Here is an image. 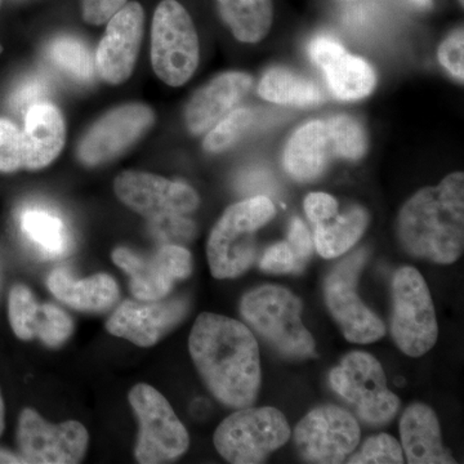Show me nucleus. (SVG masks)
<instances>
[{"mask_svg":"<svg viewBox=\"0 0 464 464\" xmlns=\"http://www.w3.org/2000/svg\"><path fill=\"white\" fill-rule=\"evenodd\" d=\"M188 350L201 380L228 408L252 406L261 387L258 342L246 324L218 314L195 320Z\"/></svg>","mask_w":464,"mask_h":464,"instance_id":"f257e3e1","label":"nucleus"},{"mask_svg":"<svg viewBox=\"0 0 464 464\" xmlns=\"http://www.w3.org/2000/svg\"><path fill=\"white\" fill-rule=\"evenodd\" d=\"M398 237L415 258L439 265L458 261L464 248V174H450L406 201L400 210Z\"/></svg>","mask_w":464,"mask_h":464,"instance_id":"f03ea898","label":"nucleus"},{"mask_svg":"<svg viewBox=\"0 0 464 464\" xmlns=\"http://www.w3.org/2000/svg\"><path fill=\"white\" fill-rule=\"evenodd\" d=\"M301 299L280 285H262L246 293L240 314L256 334L280 355L307 359L315 355V340L302 322Z\"/></svg>","mask_w":464,"mask_h":464,"instance_id":"7ed1b4c3","label":"nucleus"},{"mask_svg":"<svg viewBox=\"0 0 464 464\" xmlns=\"http://www.w3.org/2000/svg\"><path fill=\"white\" fill-rule=\"evenodd\" d=\"M276 209L266 195L228 207L210 231L207 244L210 273L232 279L248 271L257 256V232L274 218Z\"/></svg>","mask_w":464,"mask_h":464,"instance_id":"20e7f679","label":"nucleus"},{"mask_svg":"<svg viewBox=\"0 0 464 464\" xmlns=\"http://www.w3.org/2000/svg\"><path fill=\"white\" fill-rule=\"evenodd\" d=\"M292 430L285 415L273 406L237 409L216 430L215 447L227 462L262 463L288 442Z\"/></svg>","mask_w":464,"mask_h":464,"instance_id":"39448f33","label":"nucleus"},{"mask_svg":"<svg viewBox=\"0 0 464 464\" xmlns=\"http://www.w3.org/2000/svg\"><path fill=\"white\" fill-rule=\"evenodd\" d=\"M140 422L134 457L141 464H160L179 459L190 447V436L168 400L146 383L128 395Z\"/></svg>","mask_w":464,"mask_h":464,"instance_id":"423d86ee","label":"nucleus"},{"mask_svg":"<svg viewBox=\"0 0 464 464\" xmlns=\"http://www.w3.org/2000/svg\"><path fill=\"white\" fill-rule=\"evenodd\" d=\"M391 332L396 346L411 357L423 356L436 344L438 319L426 280L414 267L396 271L392 282Z\"/></svg>","mask_w":464,"mask_h":464,"instance_id":"0eeeda50","label":"nucleus"},{"mask_svg":"<svg viewBox=\"0 0 464 464\" xmlns=\"http://www.w3.org/2000/svg\"><path fill=\"white\" fill-rule=\"evenodd\" d=\"M199 39L190 14L176 0H163L155 11L151 29V61L155 74L179 87L199 65Z\"/></svg>","mask_w":464,"mask_h":464,"instance_id":"6e6552de","label":"nucleus"},{"mask_svg":"<svg viewBox=\"0 0 464 464\" xmlns=\"http://www.w3.org/2000/svg\"><path fill=\"white\" fill-rule=\"evenodd\" d=\"M329 381L365 423L384 426L398 414L400 400L391 392L381 362L371 353H348L333 369Z\"/></svg>","mask_w":464,"mask_h":464,"instance_id":"1a4fd4ad","label":"nucleus"},{"mask_svg":"<svg viewBox=\"0 0 464 464\" xmlns=\"http://www.w3.org/2000/svg\"><path fill=\"white\" fill-rule=\"evenodd\" d=\"M368 252L357 250L342 261L326 277L324 298L329 313L344 338L353 343H374L386 334V326L366 307L357 293V280L364 268Z\"/></svg>","mask_w":464,"mask_h":464,"instance_id":"9d476101","label":"nucleus"},{"mask_svg":"<svg viewBox=\"0 0 464 464\" xmlns=\"http://www.w3.org/2000/svg\"><path fill=\"white\" fill-rule=\"evenodd\" d=\"M360 436L356 418L335 405L314 409L295 429V447L308 463H343L356 450Z\"/></svg>","mask_w":464,"mask_h":464,"instance_id":"9b49d317","label":"nucleus"},{"mask_svg":"<svg viewBox=\"0 0 464 464\" xmlns=\"http://www.w3.org/2000/svg\"><path fill=\"white\" fill-rule=\"evenodd\" d=\"M88 442L87 429L76 420L52 424L34 409L21 411L17 445L25 463H79L87 453Z\"/></svg>","mask_w":464,"mask_h":464,"instance_id":"f8f14e48","label":"nucleus"},{"mask_svg":"<svg viewBox=\"0 0 464 464\" xmlns=\"http://www.w3.org/2000/svg\"><path fill=\"white\" fill-rule=\"evenodd\" d=\"M114 264L130 277V290L139 301H159L172 292L174 284L192 273L191 253L183 246L163 244L151 257H141L130 249L112 252Z\"/></svg>","mask_w":464,"mask_h":464,"instance_id":"ddd939ff","label":"nucleus"},{"mask_svg":"<svg viewBox=\"0 0 464 464\" xmlns=\"http://www.w3.org/2000/svg\"><path fill=\"white\" fill-rule=\"evenodd\" d=\"M154 121L152 110L142 103H128L110 110L84 134L79 143V160L88 167L112 160L139 141Z\"/></svg>","mask_w":464,"mask_h":464,"instance_id":"4468645a","label":"nucleus"},{"mask_svg":"<svg viewBox=\"0 0 464 464\" xmlns=\"http://www.w3.org/2000/svg\"><path fill=\"white\" fill-rule=\"evenodd\" d=\"M114 188L121 203L149 219L190 215L200 204L191 186L151 173L125 170L116 177Z\"/></svg>","mask_w":464,"mask_h":464,"instance_id":"2eb2a0df","label":"nucleus"},{"mask_svg":"<svg viewBox=\"0 0 464 464\" xmlns=\"http://www.w3.org/2000/svg\"><path fill=\"white\" fill-rule=\"evenodd\" d=\"M188 302L183 298L125 301L109 317L106 329L140 347H151L185 319Z\"/></svg>","mask_w":464,"mask_h":464,"instance_id":"dca6fc26","label":"nucleus"},{"mask_svg":"<svg viewBox=\"0 0 464 464\" xmlns=\"http://www.w3.org/2000/svg\"><path fill=\"white\" fill-rule=\"evenodd\" d=\"M145 12L137 2L128 3L110 18L96 54L103 81L121 84L132 75L141 47Z\"/></svg>","mask_w":464,"mask_h":464,"instance_id":"f3484780","label":"nucleus"},{"mask_svg":"<svg viewBox=\"0 0 464 464\" xmlns=\"http://www.w3.org/2000/svg\"><path fill=\"white\" fill-rule=\"evenodd\" d=\"M308 51L311 60L323 70L326 83L337 99L360 100L373 91V69L362 58L348 53L335 39L317 36L311 42Z\"/></svg>","mask_w":464,"mask_h":464,"instance_id":"a211bd4d","label":"nucleus"},{"mask_svg":"<svg viewBox=\"0 0 464 464\" xmlns=\"http://www.w3.org/2000/svg\"><path fill=\"white\" fill-rule=\"evenodd\" d=\"M252 78L244 72H225L200 88L186 108V124L194 134L212 130L248 93Z\"/></svg>","mask_w":464,"mask_h":464,"instance_id":"6ab92c4d","label":"nucleus"},{"mask_svg":"<svg viewBox=\"0 0 464 464\" xmlns=\"http://www.w3.org/2000/svg\"><path fill=\"white\" fill-rule=\"evenodd\" d=\"M24 168L39 170L50 166L65 145L66 128L56 105L41 101L25 112L23 132Z\"/></svg>","mask_w":464,"mask_h":464,"instance_id":"aec40b11","label":"nucleus"},{"mask_svg":"<svg viewBox=\"0 0 464 464\" xmlns=\"http://www.w3.org/2000/svg\"><path fill=\"white\" fill-rule=\"evenodd\" d=\"M401 448L411 464H454L457 460L442 445L438 415L429 405L414 402L400 420Z\"/></svg>","mask_w":464,"mask_h":464,"instance_id":"412c9836","label":"nucleus"},{"mask_svg":"<svg viewBox=\"0 0 464 464\" xmlns=\"http://www.w3.org/2000/svg\"><path fill=\"white\" fill-rule=\"evenodd\" d=\"M334 155L332 133L326 121H314L293 134L284 151L286 172L299 182L316 179Z\"/></svg>","mask_w":464,"mask_h":464,"instance_id":"4be33fe9","label":"nucleus"},{"mask_svg":"<svg viewBox=\"0 0 464 464\" xmlns=\"http://www.w3.org/2000/svg\"><path fill=\"white\" fill-rule=\"evenodd\" d=\"M48 288L58 301L85 313L108 311L119 299V286L108 274L75 280L63 268H57L48 277Z\"/></svg>","mask_w":464,"mask_h":464,"instance_id":"5701e85b","label":"nucleus"},{"mask_svg":"<svg viewBox=\"0 0 464 464\" xmlns=\"http://www.w3.org/2000/svg\"><path fill=\"white\" fill-rule=\"evenodd\" d=\"M364 208L353 207L343 215L315 225V248L322 257L332 259L348 252L362 237L368 226Z\"/></svg>","mask_w":464,"mask_h":464,"instance_id":"b1692460","label":"nucleus"},{"mask_svg":"<svg viewBox=\"0 0 464 464\" xmlns=\"http://www.w3.org/2000/svg\"><path fill=\"white\" fill-rule=\"evenodd\" d=\"M226 25L237 41L257 43L273 24V0H217Z\"/></svg>","mask_w":464,"mask_h":464,"instance_id":"393cba45","label":"nucleus"},{"mask_svg":"<svg viewBox=\"0 0 464 464\" xmlns=\"http://www.w3.org/2000/svg\"><path fill=\"white\" fill-rule=\"evenodd\" d=\"M20 226L26 239L45 257H63L72 248V237L65 222L51 210L41 207L25 208L21 212Z\"/></svg>","mask_w":464,"mask_h":464,"instance_id":"a878e982","label":"nucleus"},{"mask_svg":"<svg viewBox=\"0 0 464 464\" xmlns=\"http://www.w3.org/2000/svg\"><path fill=\"white\" fill-rule=\"evenodd\" d=\"M262 99L280 105L313 106L322 102V91L314 82L293 74L285 69L268 70L258 85Z\"/></svg>","mask_w":464,"mask_h":464,"instance_id":"bb28decb","label":"nucleus"},{"mask_svg":"<svg viewBox=\"0 0 464 464\" xmlns=\"http://www.w3.org/2000/svg\"><path fill=\"white\" fill-rule=\"evenodd\" d=\"M47 58L52 65L82 83L92 81L96 72L90 48L72 36L53 39L48 44Z\"/></svg>","mask_w":464,"mask_h":464,"instance_id":"cd10ccee","label":"nucleus"},{"mask_svg":"<svg viewBox=\"0 0 464 464\" xmlns=\"http://www.w3.org/2000/svg\"><path fill=\"white\" fill-rule=\"evenodd\" d=\"M8 316L12 331L20 340L36 337L42 316V304L36 302L32 290L23 284L12 288L8 298Z\"/></svg>","mask_w":464,"mask_h":464,"instance_id":"c85d7f7f","label":"nucleus"},{"mask_svg":"<svg viewBox=\"0 0 464 464\" xmlns=\"http://www.w3.org/2000/svg\"><path fill=\"white\" fill-rule=\"evenodd\" d=\"M253 119L255 114L252 110H234L209 130L204 140V149L209 152L225 151L246 132Z\"/></svg>","mask_w":464,"mask_h":464,"instance_id":"c756f323","label":"nucleus"},{"mask_svg":"<svg viewBox=\"0 0 464 464\" xmlns=\"http://www.w3.org/2000/svg\"><path fill=\"white\" fill-rule=\"evenodd\" d=\"M326 123L331 130L334 155L348 160H356L364 155L365 133L359 123L346 115L334 116Z\"/></svg>","mask_w":464,"mask_h":464,"instance_id":"7c9ffc66","label":"nucleus"},{"mask_svg":"<svg viewBox=\"0 0 464 464\" xmlns=\"http://www.w3.org/2000/svg\"><path fill=\"white\" fill-rule=\"evenodd\" d=\"M351 464H396L404 463L401 444L387 433L372 436L353 456L348 457Z\"/></svg>","mask_w":464,"mask_h":464,"instance_id":"2f4dec72","label":"nucleus"},{"mask_svg":"<svg viewBox=\"0 0 464 464\" xmlns=\"http://www.w3.org/2000/svg\"><path fill=\"white\" fill-rule=\"evenodd\" d=\"M74 331V323L65 311L54 304H42V316L36 337L47 346L58 347L69 340Z\"/></svg>","mask_w":464,"mask_h":464,"instance_id":"473e14b6","label":"nucleus"},{"mask_svg":"<svg viewBox=\"0 0 464 464\" xmlns=\"http://www.w3.org/2000/svg\"><path fill=\"white\" fill-rule=\"evenodd\" d=\"M23 168V133L16 124L0 118V172L14 173Z\"/></svg>","mask_w":464,"mask_h":464,"instance_id":"72a5a7b5","label":"nucleus"},{"mask_svg":"<svg viewBox=\"0 0 464 464\" xmlns=\"http://www.w3.org/2000/svg\"><path fill=\"white\" fill-rule=\"evenodd\" d=\"M150 230L163 244L188 243L195 237L197 227L194 222L181 215H168L150 219Z\"/></svg>","mask_w":464,"mask_h":464,"instance_id":"f704fd0d","label":"nucleus"},{"mask_svg":"<svg viewBox=\"0 0 464 464\" xmlns=\"http://www.w3.org/2000/svg\"><path fill=\"white\" fill-rule=\"evenodd\" d=\"M259 267L266 273L286 274L301 270L295 253L290 249L288 243H277L266 250L264 257L259 262Z\"/></svg>","mask_w":464,"mask_h":464,"instance_id":"c9c22d12","label":"nucleus"},{"mask_svg":"<svg viewBox=\"0 0 464 464\" xmlns=\"http://www.w3.org/2000/svg\"><path fill=\"white\" fill-rule=\"evenodd\" d=\"M463 54L464 35L463 29H459L448 36L439 48L440 63L459 81L464 79Z\"/></svg>","mask_w":464,"mask_h":464,"instance_id":"e433bc0d","label":"nucleus"},{"mask_svg":"<svg viewBox=\"0 0 464 464\" xmlns=\"http://www.w3.org/2000/svg\"><path fill=\"white\" fill-rule=\"evenodd\" d=\"M48 94V83L43 76L26 79L12 94V106L18 111H25L34 103L44 101Z\"/></svg>","mask_w":464,"mask_h":464,"instance_id":"4c0bfd02","label":"nucleus"},{"mask_svg":"<svg viewBox=\"0 0 464 464\" xmlns=\"http://www.w3.org/2000/svg\"><path fill=\"white\" fill-rule=\"evenodd\" d=\"M304 212L314 225L328 221L338 215V203L325 192H313L304 199Z\"/></svg>","mask_w":464,"mask_h":464,"instance_id":"58836bf2","label":"nucleus"},{"mask_svg":"<svg viewBox=\"0 0 464 464\" xmlns=\"http://www.w3.org/2000/svg\"><path fill=\"white\" fill-rule=\"evenodd\" d=\"M288 244L301 266L304 265V259L310 257L313 253L314 243L310 231L304 222L299 218H293V221L290 222Z\"/></svg>","mask_w":464,"mask_h":464,"instance_id":"ea45409f","label":"nucleus"},{"mask_svg":"<svg viewBox=\"0 0 464 464\" xmlns=\"http://www.w3.org/2000/svg\"><path fill=\"white\" fill-rule=\"evenodd\" d=\"M127 0H83V17L92 25H101L114 16Z\"/></svg>","mask_w":464,"mask_h":464,"instance_id":"a19ab883","label":"nucleus"},{"mask_svg":"<svg viewBox=\"0 0 464 464\" xmlns=\"http://www.w3.org/2000/svg\"><path fill=\"white\" fill-rule=\"evenodd\" d=\"M237 186L246 194H252L253 197H257V195H266V192H273L275 182L273 177L266 172V170L253 169L241 174Z\"/></svg>","mask_w":464,"mask_h":464,"instance_id":"79ce46f5","label":"nucleus"},{"mask_svg":"<svg viewBox=\"0 0 464 464\" xmlns=\"http://www.w3.org/2000/svg\"><path fill=\"white\" fill-rule=\"evenodd\" d=\"M0 463H25L23 458L14 456L5 450H0Z\"/></svg>","mask_w":464,"mask_h":464,"instance_id":"37998d69","label":"nucleus"},{"mask_svg":"<svg viewBox=\"0 0 464 464\" xmlns=\"http://www.w3.org/2000/svg\"><path fill=\"white\" fill-rule=\"evenodd\" d=\"M5 401H3L2 392H0V436H2L3 431H5Z\"/></svg>","mask_w":464,"mask_h":464,"instance_id":"c03bdc74","label":"nucleus"},{"mask_svg":"<svg viewBox=\"0 0 464 464\" xmlns=\"http://www.w3.org/2000/svg\"><path fill=\"white\" fill-rule=\"evenodd\" d=\"M413 2L415 3V5H422V7H427V5H429L430 3H431V0H413Z\"/></svg>","mask_w":464,"mask_h":464,"instance_id":"a18cd8bd","label":"nucleus"},{"mask_svg":"<svg viewBox=\"0 0 464 464\" xmlns=\"http://www.w3.org/2000/svg\"><path fill=\"white\" fill-rule=\"evenodd\" d=\"M0 53H2V45H0Z\"/></svg>","mask_w":464,"mask_h":464,"instance_id":"49530a36","label":"nucleus"},{"mask_svg":"<svg viewBox=\"0 0 464 464\" xmlns=\"http://www.w3.org/2000/svg\"><path fill=\"white\" fill-rule=\"evenodd\" d=\"M462 2H463V0H462Z\"/></svg>","mask_w":464,"mask_h":464,"instance_id":"de8ad7c7","label":"nucleus"}]
</instances>
